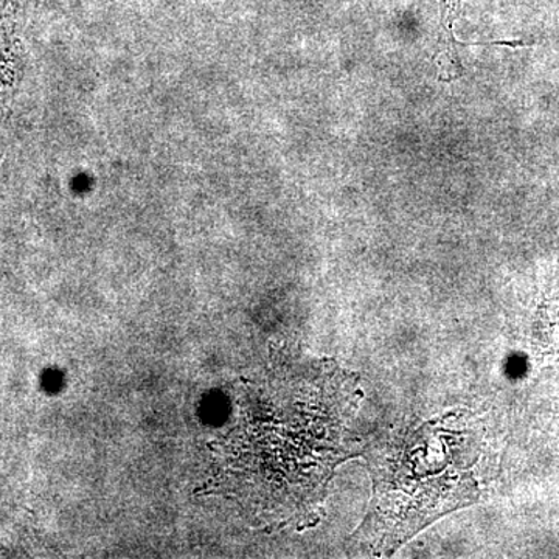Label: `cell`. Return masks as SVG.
Returning <instances> with one entry per match:
<instances>
[{
	"mask_svg": "<svg viewBox=\"0 0 559 559\" xmlns=\"http://www.w3.org/2000/svg\"><path fill=\"white\" fill-rule=\"evenodd\" d=\"M466 433L432 421L399 433L371 463L373 498L362 535L377 555L393 554L419 530L476 502Z\"/></svg>",
	"mask_w": 559,
	"mask_h": 559,
	"instance_id": "1",
	"label": "cell"
},
{
	"mask_svg": "<svg viewBox=\"0 0 559 559\" xmlns=\"http://www.w3.org/2000/svg\"><path fill=\"white\" fill-rule=\"evenodd\" d=\"M444 7H447V14H451L452 10L457 5L459 0H443Z\"/></svg>",
	"mask_w": 559,
	"mask_h": 559,
	"instance_id": "2",
	"label": "cell"
}]
</instances>
